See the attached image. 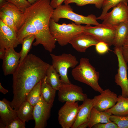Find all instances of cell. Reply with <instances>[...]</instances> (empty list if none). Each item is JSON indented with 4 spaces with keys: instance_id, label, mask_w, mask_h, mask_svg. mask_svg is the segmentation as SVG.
<instances>
[{
    "instance_id": "obj_36",
    "label": "cell",
    "mask_w": 128,
    "mask_h": 128,
    "mask_svg": "<svg viewBox=\"0 0 128 128\" xmlns=\"http://www.w3.org/2000/svg\"><path fill=\"white\" fill-rule=\"evenodd\" d=\"M122 52L125 61L127 63H128V41L122 46Z\"/></svg>"
},
{
    "instance_id": "obj_18",
    "label": "cell",
    "mask_w": 128,
    "mask_h": 128,
    "mask_svg": "<svg viewBox=\"0 0 128 128\" xmlns=\"http://www.w3.org/2000/svg\"><path fill=\"white\" fill-rule=\"evenodd\" d=\"M0 128H5L13 120L18 117L17 111L13 109L10 102L5 98L0 101Z\"/></svg>"
},
{
    "instance_id": "obj_12",
    "label": "cell",
    "mask_w": 128,
    "mask_h": 128,
    "mask_svg": "<svg viewBox=\"0 0 128 128\" xmlns=\"http://www.w3.org/2000/svg\"><path fill=\"white\" fill-rule=\"evenodd\" d=\"M53 105L46 102L41 96L39 101L34 107L33 115L35 123V128L46 127Z\"/></svg>"
},
{
    "instance_id": "obj_25",
    "label": "cell",
    "mask_w": 128,
    "mask_h": 128,
    "mask_svg": "<svg viewBox=\"0 0 128 128\" xmlns=\"http://www.w3.org/2000/svg\"><path fill=\"white\" fill-rule=\"evenodd\" d=\"M46 79V76L41 82V95L46 102L53 104L56 91L47 83Z\"/></svg>"
},
{
    "instance_id": "obj_38",
    "label": "cell",
    "mask_w": 128,
    "mask_h": 128,
    "mask_svg": "<svg viewBox=\"0 0 128 128\" xmlns=\"http://www.w3.org/2000/svg\"><path fill=\"white\" fill-rule=\"evenodd\" d=\"M6 49L0 48V59H2L5 55L6 53Z\"/></svg>"
},
{
    "instance_id": "obj_30",
    "label": "cell",
    "mask_w": 128,
    "mask_h": 128,
    "mask_svg": "<svg viewBox=\"0 0 128 128\" xmlns=\"http://www.w3.org/2000/svg\"><path fill=\"white\" fill-rule=\"evenodd\" d=\"M110 120L118 126V128H128V116H121L111 115Z\"/></svg>"
},
{
    "instance_id": "obj_16",
    "label": "cell",
    "mask_w": 128,
    "mask_h": 128,
    "mask_svg": "<svg viewBox=\"0 0 128 128\" xmlns=\"http://www.w3.org/2000/svg\"><path fill=\"white\" fill-rule=\"evenodd\" d=\"M99 42L91 35L82 32L73 37L69 43L77 51L82 53L90 46H95Z\"/></svg>"
},
{
    "instance_id": "obj_3",
    "label": "cell",
    "mask_w": 128,
    "mask_h": 128,
    "mask_svg": "<svg viewBox=\"0 0 128 128\" xmlns=\"http://www.w3.org/2000/svg\"><path fill=\"white\" fill-rule=\"evenodd\" d=\"M71 74L75 80L89 86L95 91L100 93L104 91L98 82L99 73L87 58H81L79 64L73 69Z\"/></svg>"
},
{
    "instance_id": "obj_32",
    "label": "cell",
    "mask_w": 128,
    "mask_h": 128,
    "mask_svg": "<svg viewBox=\"0 0 128 128\" xmlns=\"http://www.w3.org/2000/svg\"><path fill=\"white\" fill-rule=\"evenodd\" d=\"M5 0L7 2L11 3L15 5L23 12H24L31 5L27 0Z\"/></svg>"
},
{
    "instance_id": "obj_27",
    "label": "cell",
    "mask_w": 128,
    "mask_h": 128,
    "mask_svg": "<svg viewBox=\"0 0 128 128\" xmlns=\"http://www.w3.org/2000/svg\"><path fill=\"white\" fill-rule=\"evenodd\" d=\"M41 82L37 83L28 93L26 97V100L34 107L38 102L41 96Z\"/></svg>"
},
{
    "instance_id": "obj_20",
    "label": "cell",
    "mask_w": 128,
    "mask_h": 128,
    "mask_svg": "<svg viewBox=\"0 0 128 128\" xmlns=\"http://www.w3.org/2000/svg\"><path fill=\"white\" fill-rule=\"evenodd\" d=\"M112 115L118 116H128V97H125L120 95L117 101L112 107L105 111Z\"/></svg>"
},
{
    "instance_id": "obj_41",
    "label": "cell",
    "mask_w": 128,
    "mask_h": 128,
    "mask_svg": "<svg viewBox=\"0 0 128 128\" xmlns=\"http://www.w3.org/2000/svg\"><path fill=\"white\" fill-rule=\"evenodd\" d=\"M38 0H27L29 2L32 4L37 1Z\"/></svg>"
},
{
    "instance_id": "obj_22",
    "label": "cell",
    "mask_w": 128,
    "mask_h": 128,
    "mask_svg": "<svg viewBox=\"0 0 128 128\" xmlns=\"http://www.w3.org/2000/svg\"><path fill=\"white\" fill-rule=\"evenodd\" d=\"M116 32L113 44L114 47L122 46L127 41L128 37L127 22L122 23L115 27Z\"/></svg>"
},
{
    "instance_id": "obj_26",
    "label": "cell",
    "mask_w": 128,
    "mask_h": 128,
    "mask_svg": "<svg viewBox=\"0 0 128 128\" xmlns=\"http://www.w3.org/2000/svg\"><path fill=\"white\" fill-rule=\"evenodd\" d=\"M35 39V36L33 34L28 35L23 39L21 44L22 48L19 52L20 55L19 63L22 61L27 55Z\"/></svg>"
},
{
    "instance_id": "obj_21",
    "label": "cell",
    "mask_w": 128,
    "mask_h": 128,
    "mask_svg": "<svg viewBox=\"0 0 128 128\" xmlns=\"http://www.w3.org/2000/svg\"><path fill=\"white\" fill-rule=\"evenodd\" d=\"M112 115L106 111L101 112L93 107L92 109L87 128H92L95 124L99 123H105L109 122L110 117Z\"/></svg>"
},
{
    "instance_id": "obj_13",
    "label": "cell",
    "mask_w": 128,
    "mask_h": 128,
    "mask_svg": "<svg viewBox=\"0 0 128 128\" xmlns=\"http://www.w3.org/2000/svg\"><path fill=\"white\" fill-rule=\"evenodd\" d=\"M118 97L116 93L109 89H105L92 99L93 107L100 111H105L115 105Z\"/></svg>"
},
{
    "instance_id": "obj_28",
    "label": "cell",
    "mask_w": 128,
    "mask_h": 128,
    "mask_svg": "<svg viewBox=\"0 0 128 128\" xmlns=\"http://www.w3.org/2000/svg\"><path fill=\"white\" fill-rule=\"evenodd\" d=\"M128 2V0H105L102 7L101 13L99 17H97V20H103L105 16L110 8L120 3L124 2L127 3Z\"/></svg>"
},
{
    "instance_id": "obj_4",
    "label": "cell",
    "mask_w": 128,
    "mask_h": 128,
    "mask_svg": "<svg viewBox=\"0 0 128 128\" xmlns=\"http://www.w3.org/2000/svg\"><path fill=\"white\" fill-rule=\"evenodd\" d=\"M50 33L59 44L63 46L67 45L74 37L83 32L84 26L77 25L74 23L60 24L51 18L49 23Z\"/></svg>"
},
{
    "instance_id": "obj_15",
    "label": "cell",
    "mask_w": 128,
    "mask_h": 128,
    "mask_svg": "<svg viewBox=\"0 0 128 128\" xmlns=\"http://www.w3.org/2000/svg\"><path fill=\"white\" fill-rule=\"evenodd\" d=\"M5 55L2 59V68L5 75L12 74L18 67L20 58V53L16 52L14 48L6 49Z\"/></svg>"
},
{
    "instance_id": "obj_40",
    "label": "cell",
    "mask_w": 128,
    "mask_h": 128,
    "mask_svg": "<svg viewBox=\"0 0 128 128\" xmlns=\"http://www.w3.org/2000/svg\"><path fill=\"white\" fill-rule=\"evenodd\" d=\"M6 2L5 0H0V7Z\"/></svg>"
},
{
    "instance_id": "obj_17",
    "label": "cell",
    "mask_w": 128,
    "mask_h": 128,
    "mask_svg": "<svg viewBox=\"0 0 128 128\" xmlns=\"http://www.w3.org/2000/svg\"><path fill=\"white\" fill-rule=\"evenodd\" d=\"M80 106L76 120L71 128H78L82 125L87 124L93 107L92 99L87 98Z\"/></svg>"
},
{
    "instance_id": "obj_33",
    "label": "cell",
    "mask_w": 128,
    "mask_h": 128,
    "mask_svg": "<svg viewBox=\"0 0 128 128\" xmlns=\"http://www.w3.org/2000/svg\"><path fill=\"white\" fill-rule=\"evenodd\" d=\"M25 122L18 117L5 126V128H25Z\"/></svg>"
},
{
    "instance_id": "obj_31",
    "label": "cell",
    "mask_w": 128,
    "mask_h": 128,
    "mask_svg": "<svg viewBox=\"0 0 128 128\" xmlns=\"http://www.w3.org/2000/svg\"><path fill=\"white\" fill-rule=\"evenodd\" d=\"M0 19L14 32L17 33L18 29L14 21L10 18L0 11Z\"/></svg>"
},
{
    "instance_id": "obj_8",
    "label": "cell",
    "mask_w": 128,
    "mask_h": 128,
    "mask_svg": "<svg viewBox=\"0 0 128 128\" xmlns=\"http://www.w3.org/2000/svg\"><path fill=\"white\" fill-rule=\"evenodd\" d=\"M83 32L91 35L99 41L104 42L110 47L113 45L116 28L106 26L101 23L95 26L86 25L84 26Z\"/></svg>"
},
{
    "instance_id": "obj_29",
    "label": "cell",
    "mask_w": 128,
    "mask_h": 128,
    "mask_svg": "<svg viewBox=\"0 0 128 128\" xmlns=\"http://www.w3.org/2000/svg\"><path fill=\"white\" fill-rule=\"evenodd\" d=\"M105 0H65V4L68 5L71 3H75L77 5L82 6L88 4H94L96 8L100 9L102 8Z\"/></svg>"
},
{
    "instance_id": "obj_9",
    "label": "cell",
    "mask_w": 128,
    "mask_h": 128,
    "mask_svg": "<svg viewBox=\"0 0 128 128\" xmlns=\"http://www.w3.org/2000/svg\"><path fill=\"white\" fill-rule=\"evenodd\" d=\"M58 92V99L60 102L78 101H83L87 98L82 88L71 83H65L62 82Z\"/></svg>"
},
{
    "instance_id": "obj_7",
    "label": "cell",
    "mask_w": 128,
    "mask_h": 128,
    "mask_svg": "<svg viewBox=\"0 0 128 128\" xmlns=\"http://www.w3.org/2000/svg\"><path fill=\"white\" fill-rule=\"evenodd\" d=\"M114 52L116 55L118 60V68L117 73L115 76V82L119 86L122 90L121 95L128 97V79L127 76L128 67L122 52V46L115 47Z\"/></svg>"
},
{
    "instance_id": "obj_35",
    "label": "cell",
    "mask_w": 128,
    "mask_h": 128,
    "mask_svg": "<svg viewBox=\"0 0 128 128\" xmlns=\"http://www.w3.org/2000/svg\"><path fill=\"white\" fill-rule=\"evenodd\" d=\"M93 128H118L117 125L114 122L111 121L105 123H99L94 125Z\"/></svg>"
},
{
    "instance_id": "obj_11",
    "label": "cell",
    "mask_w": 128,
    "mask_h": 128,
    "mask_svg": "<svg viewBox=\"0 0 128 128\" xmlns=\"http://www.w3.org/2000/svg\"><path fill=\"white\" fill-rule=\"evenodd\" d=\"M128 6L127 3H120L113 8L110 12L105 16L101 23L109 27H115L120 23L127 22Z\"/></svg>"
},
{
    "instance_id": "obj_14",
    "label": "cell",
    "mask_w": 128,
    "mask_h": 128,
    "mask_svg": "<svg viewBox=\"0 0 128 128\" xmlns=\"http://www.w3.org/2000/svg\"><path fill=\"white\" fill-rule=\"evenodd\" d=\"M19 44L17 34L0 19V48H14Z\"/></svg>"
},
{
    "instance_id": "obj_23",
    "label": "cell",
    "mask_w": 128,
    "mask_h": 128,
    "mask_svg": "<svg viewBox=\"0 0 128 128\" xmlns=\"http://www.w3.org/2000/svg\"><path fill=\"white\" fill-rule=\"evenodd\" d=\"M34 106L27 100L23 102L17 110L18 117L24 122L34 119Z\"/></svg>"
},
{
    "instance_id": "obj_2",
    "label": "cell",
    "mask_w": 128,
    "mask_h": 128,
    "mask_svg": "<svg viewBox=\"0 0 128 128\" xmlns=\"http://www.w3.org/2000/svg\"><path fill=\"white\" fill-rule=\"evenodd\" d=\"M50 64L32 54L28 55L19 64L12 74L13 99L10 102L17 110L26 100L30 91L45 77Z\"/></svg>"
},
{
    "instance_id": "obj_6",
    "label": "cell",
    "mask_w": 128,
    "mask_h": 128,
    "mask_svg": "<svg viewBox=\"0 0 128 128\" xmlns=\"http://www.w3.org/2000/svg\"><path fill=\"white\" fill-rule=\"evenodd\" d=\"M52 59V65L60 76L62 82L71 83L68 76V69L74 68L78 63L75 56L70 54L63 53L59 55L50 54Z\"/></svg>"
},
{
    "instance_id": "obj_34",
    "label": "cell",
    "mask_w": 128,
    "mask_h": 128,
    "mask_svg": "<svg viewBox=\"0 0 128 128\" xmlns=\"http://www.w3.org/2000/svg\"><path fill=\"white\" fill-rule=\"evenodd\" d=\"M95 46L96 51L99 54H105L109 50V46L103 42H99Z\"/></svg>"
},
{
    "instance_id": "obj_37",
    "label": "cell",
    "mask_w": 128,
    "mask_h": 128,
    "mask_svg": "<svg viewBox=\"0 0 128 128\" xmlns=\"http://www.w3.org/2000/svg\"><path fill=\"white\" fill-rule=\"evenodd\" d=\"M65 0H51L50 5L54 9L62 5V4Z\"/></svg>"
},
{
    "instance_id": "obj_39",
    "label": "cell",
    "mask_w": 128,
    "mask_h": 128,
    "mask_svg": "<svg viewBox=\"0 0 128 128\" xmlns=\"http://www.w3.org/2000/svg\"><path fill=\"white\" fill-rule=\"evenodd\" d=\"M0 91L4 94H5L8 92V90L5 89L2 86L0 83Z\"/></svg>"
},
{
    "instance_id": "obj_42",
    "label": "cell",
    "mask_w": 128,
    "mask_h": 128,
    "mask_svg": "<svg viewBox=\"0 0 128 128\" xmlns=\"http://www.w3.org/2000/svg\"><path fill=\"white\" fill-rule=\"evenodd\" d=\"M127 24H128V20L127 22ZM128 41V37L127 39V41Z\"/></svg>"
},
{
    "instance_id": "obj_24",
    "label": "cell",
    "mask_w": 128,
    "mask_h": 128,
    "mask_svg": "<svg viewBox=\"0 0 128 128\" xmlns=\"http://www.w3.org/2000/svg\"><path fill=\"white\" fill-rule=\"evenodd\" d=\"M46 81L54 89L58 90L62 82L60 76L52 65H49L47 69Z\"/></svg>"
},
{
    "instance_id": "obj_19",
    "label": "cell",
    "mask_w": 128,
    "mask_h": 128,
    "mask_svg": "<svg viewBox=\"0 0 128 128\" xmlns=\"http://www.w3.org/2000/svg\"><path fill=\"white\" fill-rule=\"evenodd\" d=\"M0 11L2 12L13 20L18 29L23 12L14 5L7 2L0 7Z\"/></svg>"
},
{
    "instance_id": "obj_1",
    "label": "cell",
    "mask_w": 128,
    "mask_h": 128,
    "mask_svg": "<svg viewBox=\"0 0 128 128\" xmlns=\"http://www.w3.org/2000/svg\"><path fill=\"white\" fill-rule=\"evenodd\" d=\"M50 0H38L27 9L23 14L17 33L20 44L27 35L35 36L34 46L42 45L51 52L55 47L56 41L50 31L49 23L54 9Z\"/></svg>"
},
{
    "instance_id": "obj_10",
    "label": "cell",
    "mask_w": 128,
    "mask_h": 128,
    "mask_svg": "<svg viewBox=\"0 0 128 128\" xmlns=\"http://www.w3.org/2000/svg\"><path fill=\"white\" fill-rule=\"evenodd\" d=\"M78 102H66L59 110L58 120L62 128H71L74 124L80 107Z\"/></svg>"
},
{
    "instance_id": "obj_5",
    "label": "cell",
    "mask_w": 128,
    "mask_h": 128,
    "mask_svg": "<svg viewBox=\"0 0 128 128\" xmlns=\"http://www.w3.org/2000/svg\"><path fill=\"white\" fill-rule=\"evenodd\" d=\"M97 17L93 14L87 16L77 14L73 11V9L69 4L61 5L54 9L51 18L57 23L61 18L71 20L77 25L81 24L99 25L101 24L97 21Z\"/></svg>"
}]
</instances>
